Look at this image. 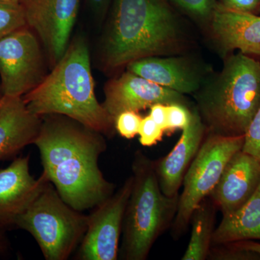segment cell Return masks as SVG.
<instances>
[{
  "mask_svg": "<svg viewBox=\"0 0 260 260\" xmlns=\"http://www.w3.org/2000/svg\"><path fill=\"white\" fill-rule=\"evenodd\" d=\"M42 117L34 144L40 153L42 174L72 208L93 209L115 189L99 167V157L107 148L104 135L68 116Z\"/></svg>",
  "mask_w": 260,
  "mask_h": 260,
  "instance_id": "obj_1",
  "label": "cell"
},
{
  "mask_svg": "<svg viewBox=\"0 0 260 260\" xmlns=\"http://www.w3.org/2000/svg\"><path fill=\"white\" fill-rule=\"evenodd\" d=\"M190 42L185 25L165 0H112L101 62L110 73L143 58L185 54Z\"/></svg>",
  "mask_w": 260,
  "mask_h": 260,
  "instance_id": "obj_2",
  "label": "cell"
},
{
  "mask_svg": "<svg viewBox=\"0 0 260 260\" xmlns=\"http://www.w3.org/2000/svg\"><path fill=\"white\" fill-rule=\"evenodd\" d=\"M22 98L36 115L68 116L108 137L115 130L114 119L95 96L90 53L83 38L73 39L42 83Z\"/></svg>",
  "mask_w": 260,
  "mask_h": 260,
  "instance_id": "obj_3",
  "label": "cell"
},
{
  "mask_svg": "<svg viewBox=\"0 0 260 260\" xmlns=\"http://www.w3.org/2000/svg\"><path fill=\"white\" fill-rule=\"evenodd\" d=\"M194 96L207 134L244 135L260 106L259 61L239 51L229 55Z\"/></svg>",
  "mask_w": 260,
  "mask_h": 260,
  "instance_id": "obj_4",
  "label": "cell"
},
{
  "mask_svg": "<svg viewBox=\"0 0 260 260\" xmlns=\"http://www.w3.org/2000/svg\"><path fill=\"white\" fill-rule=\"evenodd\" d=\"M133 184L126 205L119 254L124 260H145L162 233L172 226L179 195L160 189L155 162L138 150L133 164Z\"/></svg>",
  "mask_w": 260,
  "mask_h": 260,
  "instance_id": "obj_5",
  "label": "cell"
},
{
  "mask_svg": "<svg viewBox=\"0 0 260 260\" xmlns=\"http://www.w3.org/2000/svg\"><path fill=\"white\" fill-rule=\"evenodd\" d=\"M88 217L65 203L50 182L20 214L15 228L26 231L37 241L47 260H66L80 245Z\"/></svg>",
  "mask_w": 260,
  "mask_h": 260,
  "instance_id": "obj_6",
  "label": "cell"
},
{
  "mask_svg": "<svg viewBox=\"0 0 260 260\" xmlns=\"http://www.w3.org/2000/svg\"><path fill=\"white\" fill-rule=\"evenodd\" d=\"M244 135L225 137L206 134L200 150L188 168L179 195L172 235L177 240L187 232L191 214L209 196L231 158L242 150Z\"/></svg>",
  "mask_w": 260,
  "mask_h": 260,
  "instance_id": "obj_7",
  "label": "cell"
},
{
  "mask_svg": "<svg viewBox=\"0 0 260 260\" xmlns=\"http://www.w3.org/2000/svg\"><path fill=\"white\" fill-rule=\"evenodd\" d=\"M47 62L42 43L28 26L0 39V89L3 95L23 97L35 88L49 73Z\"/></svg>",
  "mask_w": 260,
  "mask_h": 260,
  "instance_id": "obj_8",
  "label": "cell"
},
{
  "mask_svg": "<svg viewBox=\"0 0 260 260\" xmlns=\"http://www.w3.org/2000/svg\"><path fill=\"white\" fill-rule=\"evenodd\" d=\"M133 184V175L88 215V228L79 245L76 259L116 260L126 205Z\"/></svg>",
  "mask_w": 260,
  "mask_h": 260,
  "instance_id": "obj_9",
  "label": "cell"
},
{
  "mask_svg": "<svg viewBox=\"0 0 260 260\" xmlns=\"http://www.w3.org/2000/svg\"><path fill=\"white\" fill-rule=\"evenodd\" d=\"M27 25L42 43L50 68L70 44L80 0H19Z\"/></svg>",
  "mask_w": 260,
  "mask_h": 260,
  "instance_id": "obj_10",
  "label": "cell"
},
{
  "mask_svg": "<svg viewBox=\"0 0 260 260\" xmlns=\"http://www.w3.org/2000/svg\"><path fill=\"white\" fill-rule=\"evenodd\" d=\"M103 107L113 119L126 111L139 112L154 104L175 103L188 105L183 94L154 83L126 70L104 85Z\"/></svg>",
  "mask_w": 260,
  "mask_h": 260,
  "instance_id": "obj_11",
  "label": "cell"
},
{
  "mask_svg": "<svg viewBox=\"0 0 260 260\" xmlns=\"http://www.w3.org/2000/svg\"><path fill=\"white\" fill-rule=\"evenodd\" d=\"M126 70L178 93L194 95L210 76L208 68L186 54L149 56L129 63Z\"/></svg>",
  "mask_w": 260,
  "mask_h": 260,
  "instance_id": "obj_12",
  "label": "cell"
},
{
  "mask_svg": "<svg viewBox=\"0 0 260 260\" xmlns=\"http://www.w3.org/2000/svg\"><path fill=\"white\" fill-rule=\"evenodd\" d=\"M29 156L15 158L0 169V229L15 228V221L35 200L47 184L42 174L35 179L30 172Z\"/></svg>",
  "mask_w": 260,
  "mask_h": 260,
  "instance_id": "obj_13",
  "label": "cell"
},
{
  "mask_svg": "<svg viewBox=\"0 0 260 260\" xmlns=\"http://www.w3.org/2000/svg\"><path fill=\"white\" fill-rule=\"evenodd\" d=\"M260 184V162L242 150L228 162L208 198L222 215L235 212L255 192Z\"/></svg>",
  "mask_w": 260,
  "mask_h": 260,
  "instance_id": "obj_14",
  "label": "cell"
},
{
  "mask_svg": "<svg viewBox=\"0 0 260 260\" xmlns=\"http://www.w3.org/2000/svg\"><path fill=\"white\" fill-rule=\"evenodd\" d=\"M191 113L190 123L182 129L181 138L170 153L157 161L154 160L159 186L167 196L179 194L186 171L207 134L206 128L196 107H191Z\"/></svg>",
  "mask_w": 260,
  "mask_h": 260,
  "instance_id": "obj_15",
  "label": "cell"
},
{
  "mask_svg": "<svg viewBox=\"0 0 260 260\" xmlns=\"http://www.w3.org/2000/svg\"><path fill=\"white\" fill-rule=\"evenodd\" d=\"M214 41L223 52L238 50L246 55L260 56V16L239 13L216 5L210 19Z\"/></svg>",
  "mask_w": 260,
  "mask_h": 260,
  "instance_id": "obj_16",
  "label": "cell"
},
{
  "mask_svg": "<svg viewBox=\"0 0 260 260\" xmlns=\"http://www.w3.org/2000/svg\"><path fill=\"white\" fill-rule=\"evenodd\" d=\"M42 117L30 112L22 97L0 100V161L16 156L37 139Z\"/></svg>",
  "mask_w": 260,
  "mask_h": 260,
  "instance_id": "obj_17",
  "label": "cell"
},
{
  "mask_svg": "<svg viewBox=\"0 0 260 260\" xmlns=\"http://www.w3.org/2000/svg\"><path fill=\"white\" fill-rule=\"evenodd\" d=\"M244 240H260V184L240 208L223 215L214 231L212 245Z\"/></svg>",
  "mask_w": 260,
  "mask_h": 260,
  "instance_id": "obj_18",
  "label": "cell"
},
{
  "mask_svg": "<svg viewBox=\"0 0 260 260\" xmlns=\"http://www.w3.org/2000/svg\"><path fill=\"white\" fill-rule=\"evenodd\" d=\"M216 208L208 197L195 208L189 222L191 229L190 239L181 259H208L215 231L214 224Z\"/></svg>",
  "mask_w": 260,
  "mask_h": 260,
  "instance_id": "obj_19",
  "label": "cell"
},
{
  "mask_svg": "<svg viewBox=\"0 0 260 260\" xmlns=\"http://www.w3.org/2000/svg\"><path fill=\"white\" fill-rule=\"evenodd\" d=\"M25 26L28 25L20 5L0 2V39Z\"/></svg>",
  "mask_w": 260,
  "mask_h": 260,
  "instance_id": "obj_20",
  "label": "cell"
},
{
  "mask_svg": "<svg viewBox=\"0 0 260 260\" xmlns=\"http://www.w3.org/2000/svg\"><path fill=\"white\" fill-rule=\"evenodd\" d=\"M208 259L213 260H260L256 253L233 247L227 244H213Z\"/></svg>",
  "mask_w": 260,
  "mask_h": 260,
  "instance_id": "obj_21",
  "label": "cell"
},
{
  "mask_svg": "<svg viewBox=\"0 0 260 260\" xmlns=\"http://www.w3.org/2000/svg\"><path fill=\"white\" fill-rule=\"evenodd\" d=\"M142 119L138 112L126 111L121 113L114 119L115 129L122 138L133 139L138 135Z\"/></svg>",
  "mask_w": 260,
  "mask_h": 260,
  "instance_id": "obj_22",
  "label": "cell"
},
{
  "mask_svg": "<svg viewBox=\"0 0 260 260\" xmlns=\"http://www.w3.org/2000/svg\"><path fill=\"white\" fill-rule=\"evenodd\" d=\"M242 150L260 162V106L244 134Z\"/></svg>",
  "mask_w": 260,
  "mask_h": 260,
  "instance_id": "obj_23",
  "label": "cell"
},
{
  "mask_svg": "<svg viewBox=\"0 0 260 260\" xmlns=\"http://www.w3.org/2000/svg\"><path fill=\"white\" fill-rule=\"evenodd\" d=\"M191 109L186 104H175L167 105L168 129H184L189 125L191 119Z\"/></svg>",
  "mask_w": 260,
  "mask_h": 260,
  "instance_id": "obj_24",
  "label": "cell"
},
{
  "mask_svg": "<svg viewBox=\"0 0 260 260\" xmlns=\"http://www.w3.org/2000/svg\"><path fill=\"white\" fill-rule=\"evenodd\" d=\"M176 5L197 18H211L216 5L214 0H172Z\"/></svg>",
  "mask_w": 260,
  "mask_h": 260,
  "instance_id": "obj_25",
  "label": "cell"
},
{
  "mask_svg": "<svg viewBox=\"0 0 260 260\" xmlns=\"http://www.w3.org/2000/svg\"><path fill=\"white\" fill-rule=\"evenodd\" d=\"M164 131L153 120L150 115L142 119L138 135L140 144L145 147L156 145L162 140Z\"/></svg>",
  "mask_w": 260,
  "mask_h": 260,
  "instance_id": "obj_26",
  "label": "cell"
},
{
  "mask_svg": "<svg viewBox=\"0 0 260 260\" xmlns=\"http://www.w3.org/2000/svg\"><path fill=\"white\" fill-rule=\"evenodd\" d=\"M221 5L239 13L257 15L260 11V0H221Z\"/></svg>",
  "mask_w": 260,
  "mask_h": 260,
  "instance_id": "obj_27",
  "label": "cell"
},
{
  "mask_svg": "<svg viewBox=\"0 0 260 260\" xmlns=\"http://www.w3.org/2000/svg\"><path fill=\"white\" fill-rule=\"evenodd\" d=\"M150 117L164 132L167 131V105L164 104H154L150 108Z\"/></svg>",
  "mask_w": 260,
  "mask_h": 260,
  "instance_id": "obj_28",
  "label": "cell"
},
{
  "mask_svg": "<svg viewBox=\"0 0 260 260\" xmlns=\"http://www.w3.org/2000/svg\"><path fill=\"white\" fill-rule=\"evenodd\" d=\"M90 8L99 20H102L107 14L112 0H88Z\"/></svg>",
  "mask_w": 260,
  "mask_h": 260,
  "instance_id": "obj_29",
  "label": "cell"
},
{
  "mask_svg": "<svg viewBox=\"0 0 260 260\" xmlns=\"http://www.w3.org/2000/svg\"><path fill=\"white\" fill-rule=\"evenodd\" d=\"M229 245L237 249L251 251L260 256V243L254 240L239 241V242L227 243Z\"/></svg>",
  "mask_w": 260,
  "mask_h": 260,
  "instance_id": "obj_30",
  "label": "cell"
},
{
  "mask_svg": "<svg viewBox=\"0 0 260 260\" xmlns=\"http://www.w3.org/2000/svg\"><path fill=\"white\" fill-rule=\"evenodd\" d=\"M10 242L6 235V231L0 229V257L8 254L10 250Z\"/></svg>",
  "mask_w": 260,
  "mask_h": 260,
  "instance_id": "obj_31",
  "label": "cell"
},
{
  "mask_svg": "<svg viewBox=\"0 0 260 260\" xmlns=\"http://www.w3.org/2000/svg\"><path fill=\"white\" fill-rule=\"evenodd\" d=\"M0 2L4 3H13V4H19V0H0Z\"/></svg>",
  "mask_w": 260,
  "mask_h": 260,
  "instance_id": "obj_32",
  "label": "cell"
},
{
  "mask_svg": "<svg viewBox=\"0 0 260 260\" xmlns=\"http://www.w3.org/2000/svg\"><path fill=\"white\" fill-rule=\"evenodd\" d=\"M3 93H2L1 89H0V100H1L2 98H3Z\"/></svg>",
  "mask_w": 260,
  "mask_h": 260,
  "instance_id": "obj_33",
  "label": "cell"
}]
</instances>
